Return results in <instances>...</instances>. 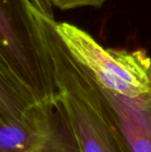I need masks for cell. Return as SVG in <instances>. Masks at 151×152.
<instances>
[{
  "label": "cell",
  "instance_id": "obj_6",
  "mask_svg": "<svg viewBox=\"0 0 151 152\" xmlns=\"http://www.w3.org/2000/svg\"><path fill=\"white\" fill-rule=\"evenodd\" d=\"M38 100L9 69L0 56V124L19 123L27 118Z\"/></svg>",
  "mask_w": 151,
  "mask_h": 152
},
{
  "label": "cell",
  "instance_id": "obj_5",
  "mask_svg": "<svg viewBox=\"0 0 151 152\" xmlns=\"http://www.w3.org/2000/svg\"><path fill=\"white\" fill-rule=\"evenodd\" d=\"M97 85L113 110L129 151L151 152V97H127Z\"/></svg>",
  "mask_w": 151,
  "mask_h": 152
},
{
  "label": "cell",
  "instance_id": "obj_2",
  "mask_svg": "<svg viewBox=\"0 0 151 152\" xmlns=\"http://www.w3.org/2000/svg\"><path fill=\"white\" fill-rule=\"evenodd\" d=\"M34 10L29 0H0V56L38 102H52V60Z\"/></svg>",
  "mask_w": 151,
  "mask_h": 152
},
{
  "label": "cell",
  "instance_id": "obj_4",
  "mask_svg": "<svg viewBox=\"0 0 151 152\" xmlns=\"http://www.w3.org/2000/svg\"><path fill=\"white\" fill-rule=\"evenodd\" d=\"M0 152H83L56 102H40L19 123L0 124Z\"/></svg>",
  "mask_w": 151,
  "mask_h": 152
},
{
  "label": "cell",
  "instance_id": "obj_7",
  "mask_svg": "<svg viewBox=\"0 0 151 152\" xmlns=\"http://www.w3.org/2000/svg\"><path fill=\"white\" fill-rule=\"evenodd\" d=\"M107 0H51L53 6L60 8V10H73L78 7L85 6H94L99 7L103 5Z\"/></svg>",
  "mask_w": 151,
  "mask_h": 152
},
{
  "label": "cell",
  "instance_id": "obj_3",
  "mask_svg": "<svg viewBox=\"0 0 151 152\" xmlns=\"http://www.w3.org/2000/svg\"><path fill=\"white\" fill-rule=\"evenodd\" d=\"M55 28L101 87L127 97H151V57L146 51L104 48L88 32L66 22L55 21Z\"/></svg>",
  "mask_w": 151,
  "mask_h": 152
},
{
  "label": "cell",
  "instance_id": "obj_8",
  "mask_svg": "<svg viewBox=\"0 0 151 152\" xmlns=\"http://www.w3.org/2000/svg\"><path fill=\"white\" fill-rule=\"evenodd\" d=\"M29 2L42 16L54 19L53 4L51 2V0H29Z\"/></svg>",
  "mask_w": 151,
  "mask_h": 152
},
{
  "label": "cell",
  "instance_id": "obj_1",
  "mask_svg": "<svg viewBox=\"0 0 151 152\" xmlns=\"http://www.w3.org/2000/svg\"><path fill=\"white\" fill-rule=\"evenodd\" d=\"M52 60L55 102L71 124L83 152H131L113 110L96 81L71 54L55 19L34 10Z\"/></svg>",
  "mask_w": 151,
  "mask_h": 152
}]
</instances>
